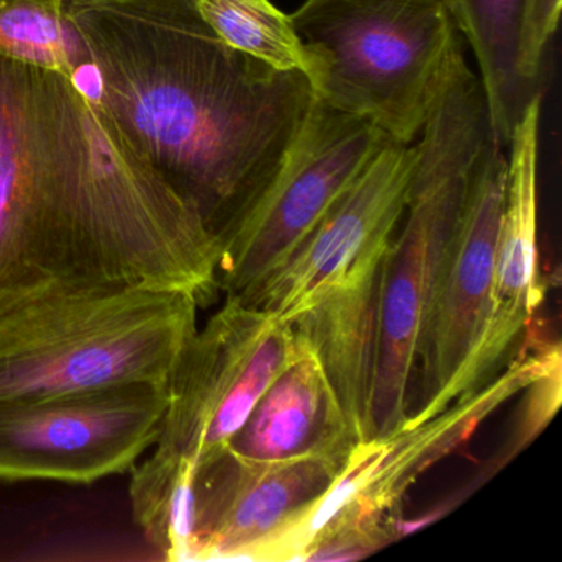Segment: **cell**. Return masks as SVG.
<instances>
[{
	"mask_svg": "<svg viewBox=\"0 0 562 562\" xmlns=\"http://www.w3.org/2000/svg\"><path fill=\"white\" fill-rule=\"evenodd\" d=\"M506 166L505 147L492 140L473 176L420 337L403 427L430 419L459 400L482 350L495 304Z\"/></svg>",
	"mask_w": 562,
	"mask_h": 562,
	"instance_id": "9c48e42d",
	"label": "cell"
},
{
	"mask_svg": "<svg viewBox=\"0 0 562 562\" xmlns=\"http://www.w3.org/2000/svg\"><path fill=\"white\" fill-rule=\"evenodd\" d=\"M526 396L525 419L521 424V440L519 443L526 446L529 440L535 439L546 424L552 419L561 401V361L548 368L538 380L532 381Z\"/></svg>",
	"mask_w": 562,
	"mask_h": 562,
	"instance_id": "44dd1931",
	"label": "cell"
},
{
	"mask_svg": "<svg viewBox=\"0 0 562 562\" xmlns=\"http://www.w3.org/2000/svg\"><path fill=\"white\" fill-rule=\"evenodd\" d=\"M559 360V345H546L515 358L482 390L453 401L437 416L355 447L337 482L292 536L285 559L301 561L312 539L330 526L383 522L427 469L469 440L493 411Z\"/></svg>",
	"mask_w": 562,
	"mask_h": 562,
	"instance_id": "30bf717a",
	"label": "cell"
},
{
	"mask_svg": "<svg viewBox=\"0 0 562 562\" xmlns=\"http://www.w3.org/2000/svg\"><path fill=\"white\" fill-rule=\"evenodd\" d=\"M0 57L77 78L93 71L68 0H0Z\"/></svg>",
	"mask_w": 562,
	"mask_h": 562,
	"instance_id": "ac0fdd59",
	"label": "cell"
},
{
	"mask_svg": "<svg viewBox=\"0 0 562 562\" xmlns=\"http://www.w3.org/2000/svg\"><path fill=\"white\" fill-rule=\"evenodd\" d=\"M393 541L386 519L383 522H373V525L330 526V528L322 529L315 536L301 561H358V559L374 554Z\"/></svg>",
	"mask_w": 562,
	"mask_h": 562,
	"instance_id": "ffe728a7",
	"label": "cell"
},
{
	"mask_svg": "<svg viewBox=\"0 0 562 562\" xmlns=\"http://www.w3.org/2000/svg\"><path fill=\"white\" fill-rule=\"evenodd\" d=\"M562 0H521L516 38V71L531 93L539 91L546 52L558 31Z\"/></svg>",
	"mask_w": 562,
	"mask_h": 562,
	"instance_id": "d6986e66",
	"label": "cell"
},
{
	"mask_svg": "<svg viewBox=\"0 0 562 562\" xmlns=\"http://www.w3.org/2000/svg\"><path fill=\"white\" fill-rule=\"evenodd\" d=\"M226 449L249 462L307 457L347 462L353 452L355 442L340 403L317 355L297 334L294 353Z\"/></svg>",
	"mask_w": 562,
	"mask_h": 562,
	"instance_id": "9a60e30c",
	"label": "cell"
},
{
	"mask_svg": "<svg viewBox=\"0 0 562 562\" xmlns=\"http://www.w3.org/2000/svg\"><path fill=\"white\" fill-rule=\"evenodd\" d=\"M203 21L235 50L269 67L301 71L312 81L315 61L292 25L271 0H193Z\"/></svg>",
	"mask_w": 562,
	"mask_h": 562,
	"instance_id": "e0dca14e",
	"label": "cell"
},
{
	"mask_svg": "<svg viewBox=\"0 0 562 562\" xmlns=\"http://www.w3.org/2000/svg\"><path fill=\"white\" fill-rule=\"evenodd\" d=\"M289 18L314 58L315 97L416 143L462 44L443 0H302Z\"/></svg>",
	"mask_w": 562,
	"mask_h": 562,
	"instance_id": "5b68a950",
	"label": "cell"
},
{
	"mask_svg": "<svg viewBox=\"0 0 562 562\" xmlns=\"http://www.w3.org/2000/svg\"><path fill=\"white\" fill-rule=\"evenodd\" d=\"M542 94L532 98L509 136L506 189L496 255L495 304L463 396L476 393L512 363L542 301L538 259V147ZM505 370V368H503Z\"/></svg>",
	"mask_w": 562,
	"mask_h": 562,
	"instance_id": "4fadbf2b",
	"label": "cell"
},
{
	"mask_svg": "<svg viewBox=\"0 0 562 562\" xmlns=\"http://www.w3.org/2000/svg\"><path fill=\"white\" fill-rule=\"evenodd\" d=\"M390 245L361 258L289 322L317 355L344 411L355 447L376 439L374 384L381 289Z\"/></svg>",
	"mask_w": 562,
	"mask_h": 562,
	"instance_id": "5bb4252c",
	"label": "cell"
},
{
	"mask_svg": "<svg viewBox=\"0 0 562 562\" xmlns=\"http://www.w3.org/2000/svg\"><path fill=\"white\" fill-rule=\"evenodd\" d=\"M404 225L386 252L374 384L376 437L406 423L420 337L476 167L492 143L479 75L456 48L417 136Z\"/></svg>",
	"mask_w": 562,
	"mask_h": 562,
	"instance_id": "3957f363",
	"label": "cell"
},
{
	"mask_svg": "<svg viewBox=\"0 0 562 562\" xmlns=\"http://www.w3.org/2000/svg\"><path fill=\"white\" fill-rule=\"evenodd\" d=\"M98 100L222 245L278 176L315 93L226 45L193 0H68Z\"/></svg>",
	"mask_w": 562,
	"mask_h": 562,
	"instance_id": "7a4b0ae2",
	"label": "cell"
},
{
	"mask_svg": "<svg viewBox=\"0 0 562 562\" xmlns=\"http://www.w3.org/2000/svg\"><path fill=\"white\" fill-rule=\"evenodd\" d=\"M80 78L0 57V311L64 289H170L209 307L218 246Z\"/></svg>",
	"mask_w": 562,
	"mask_h": 562,
	"instance_id": "6da1fadb",
	"label": "cell"
},
{
	"mask_svg": "<svg viewBox=\"0 0 562 562\" xmlns=\"http://www.w3.org/2000/svg\"><path fill=\"white\" fill-rule=\"evenodd\" d=\"M460 37L469 42L485 93L490 127L506 147L513 127L532 98L516 71V38L521 0H443Z\"/></svg>",
	"mask_w": 562,
	"mask_h": 562,
	"instance_id": "2e32d148",
	"label": "cell"
},
{
	"mask_svg": "<svg viewBox=\"0 0 562 562\" xmlns=\"http://www.w3.org/2000/svg\"><path fill=\"white\" fill-rule=\"evenodd\" d=\"M390 139L315 97L278 176L218 248V289L246 297L271 278Z\"/></svg>",
	"mask_w": 562,
	"mask_h": 562,
	"instance_id": "8992f818",
	"label": "cell"
},
{
	"mask_svg": "<svg viewBox=\"0 0 562 562\" xmlns=\"http://www.w3.org/2000/svg\"><path fill=\"white\" fill-rule=\"evenodd\" d=\"M414 169V143L390 137L294 255L241 301L279 321L297 317L361 258L390 245L403 220Z\"/></svg>",
	"mask_w": 562,
	"mask_h": 562,
	"instance_id": "7c38bea8",
	"label": "cell"
},
{
	"mask_svg": "<svg viewBox=\"0 0 562 562\" xmlns=\"http://www.w3.org/2000/svg\"><path fill=\"white\" fill-rule=\"evenodd\" d=\"M345 463L330 457L249 462L228 449L200 463L195 561H282Z\"/></svg>",
	"mask_w": 562,
	"mask_h": 562,
	"instance_id": "8fae6325",
	"label": "cell"
},
{
	"mask_svg": "<svg viewBox=\"0 0 562 562\" xmlns=\"http://www.w3.org/2000/svg\"><path fill=\"white\" fill-rule=\"evenodd\" d=\"M200 305L170 289L44 292L0 311V401L170 384Z\"/></svg>",
	"mask_w": 562,
	"mask_h": 562,
	"instance_id": "277c9868",
	"label": "cell"
},
{
	"mask_svg": "<svg viewBox=\"0 0 562 562\" xmlns=\"http://www.w3.org/2000/svg\"><path fill=\"white\" fill-rule=\"evenodd\" d=\"M169 386L0 401V480L93 483L130 472L159 440Z\"/></svg>",
	"mask_w": 562,
	"mask_h": 562,
	"instance_id": "ba28073f",
	"label": "cell"
},
{
	"mask_svg": "<svg viewBox=\"0 0 562 562\" xmlns=\"http://www.w3.org/2000/svg\"><path fill=\"white\" fill-rule=\"evenodd\" d=\"M294 348L289 322L225 295L177 364L162 430L150 456L200 465L223 452Z\"/></svg>",
	"mask_w": 562,
	"mask_h": 562,
	"instance_id": "52a82bcc",
	"label": "cell"
}]
</instances>
